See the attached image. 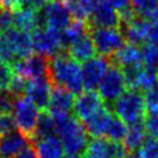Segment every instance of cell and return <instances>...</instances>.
<instances>
[{
    "mask_svg": "<svg viewBox=\"0 0 158 158\" xmlns=\"http://www.w3.org/2000/svg\"><path fill=\"white\" fill-rule=\"evenodd\" d=\"M17 128L15 118L11 112H2L0 114V135H5L12 132Z\"/></svg>",
    "mask_w": 158,
    "mask_h": 158,
    "instance_id": "8d00e7d4",
    "label": "cell"
},
{
    "mask_svg": "<svg viewBox=\"0 0 158 158\" xmlns=\"http://www.w3.org/2000/svg\"><path fill=\"white\" fill-rule=\"evenodd\" d=\"M54 132H56V120H54V117L48 111H42L40 114V117H38V121H37V125H36V130H35V133H33L31 141H35L36 138L54 135Z\"/></svg>",
    "mask_w": 158,
    "mask_h": 158,
    "instance_id": "484cf974",
    "label": "cell"
},
{
    "mask_svg": "<svg viewBox=\"0 0 158 158\" xmlns=\"http://www.w3.org/2000/svg\"><path fill=\"white\" fill-rule=\"evenodd\" d=\"M49 0H23L22 2V9H31V10H37L46 5Z\"/></svg>",
    "mask_w": 158,
    "mask_h": 158,
    "instance_id": "60d3db41",
    "label": "cell"
},
{
    "mask_svg": "<svg viewBox=\"0 0 158 158\" xmlns=\"http://www.w3.org/2000/svg\"><path fill=\"white\" fill-rule=\"evenodd\" d=\"M69 56L74 58L77 62H86L95 57L96 54V48L93 42V38L90 36V32L83 35L78 40H75L67 49Z\"/></svg>",
    "mask_w": 158,
    "mask_h": 158,
    "instance_id": "7402d4cb",
    "label": "cell"
},
{
    "mask_svg": "<svg viewBox=\"0 0 158 158\" xmlns=\"http://www.w3.org/2000/svg\"><path fill=\"white\" fill-rule=\"evenodd\" d=\"M147 135L152 138H158V112H149L143 120Z\"/></svg>",
    "mask_w": 158,
    "mask_h": 158,
    "instance_id": "e575fe53",
    "label": "cell"
},
{
    "mask_svg": "<svg viewBox=\"0 0 158 158\" xmlns=\"http://www.w3.org/2000/svg\"><path fill=\"white\" fill-rule=\"evenodd\" d=\"M22 2L23 0H0V9L16 12L22 9Z\"/></svg>",
    "mask_w": 158,
    "mask_h": 158,
    "instance_id": "74e56055",
    "label": "cell"
},
{
    "mask_svg": "<svg viewBox=\"0 0 158 158\" xmlns=\"http://www.w3.org/2000/svg\"><path fill=\"white\" fill-rule=\"evenodd\" d=\"M56 132L60 139L64 152L70 156H81L89 143V133L79 118L70 114L54 117Z\"/></svg>",
    "mask_w": 158,
    "mask_h": 158,
    "instance_id": "7a4b0ae2",
    "label": "cell"
},
{
    "mask_svg": "<svg viewBox=\"0 0 158 158\" xmlns=\"http://www.w3.org/2000/svg\"><path fill=\"white\" fill-rule=\"evenodd\" d=\"M35 149L38 158H63L64 148L57 135L35 139Z\"/></svg>",
    "mask_w": 158,
    "mask_h": 158,
    "instance_id": "44dd1931",
    "label": "cell"
},
{
    "mask_svg": "<svg viewBox=\"0 0 158 158\" xmlns=\"http://www.w3.org/2000/svg\"><path fill=\"white\" fill-rule=\"evenodd\" d=\"M112 111L126 125L143 122L147 111L144 95L136 89L126 90L112 102Z\"/></svg>",
    "mask_w": 158,
    "mask_h": 158,
    "instance_id": "3957f363",
    "label": "cell"
},
{
    "mask_svg": "<svg viewBox=\"0 0 158 158\" xmlns=\"http://www.w3.org/2000/svg\"><path fill=\"white\" fill-rule=\"evenodd\" d=\"M4 32L10 40V43L12 46V49L17 60L25 59L32 56L33 43H32V37L30 32L21 31L17 28H9V30H5Z\"/></svg>",
    "mask_w": 158,
    "mask_h": 158,
    "instance_id": "d6986e66",
    "label": "cell"
},
{
    "mask_svg": "<svg viewBox=\"0 0 158 158\" xmlns=\"http://www.w3.org/2000/svg\"><path fill=\"white\" fill-rule=\"evenodd\" d=\"M83 158H112L111 141L102 137L91 139L83 153Z\"/></svg>",
    "mask_w": 158,
    "mask_h": 158,
    "instance_id": "d4e9b609",
    "label": "cell"
},
{
    "mask_svg": "<svg viewBox=\"0 0 158 158\" xmlns=\"http://www.w3.org/2000/svg\"><path fill=\"white\" fill-rule=\"evenodd\" d=\"M48 78L52 85L64 88L74 95L80 94L84 89L81 67L79 65V62L72 58L67 51L49 58Z\"/></svg>",
    "mask_w": 158,
    "mask_h": 158,
    "instance_id": "6da1fadb",
    "label": "cell"
},
{
    "mask_svg": "<svg viewBox=\"0 0 158 158\" xmlns=\"http://www.w3.org/2000/svg\"><path fill=\"white\" fill-rule=\"evenodd\" d=\"M47 26L63 31L73 20V15L64 0H49L43 5Z\"/></svg>",
    "mask_w": 158,
    "mask_h": 158,
    "instance_id": "8fae6325",
    "label": "cell"
},
{
    "mask_svg": "<svg viewBox=\"0 0 158 158\" xmlns=\"http://www.w3.org/2000/svg\"><path fill=\"white\" fill-rule=\"evenodd\" d=\"M118 28L121 30L127 43L142 46L148 42L153 25L149 20L135 16L132 20H130L125 23H121Z\"/></svg>",
    "mask_w": 158,
    "mask_h": 158,
    "instance_id": "30bf717a",
    "label": "cell"
},
{
    "mask_svg": "<svg viewBox=\"0 0 158 158\" xmlns=\"http://www.w3.org/2000/svg\"><path fill=\"white\" fill-rule=\"evenodd\" d=\"M141 48H142L144 65L151 67V68L158 67V44L147 42V43L142 44Z\"/></svg>",
    "mask_w": 158,
    "mask_h": 158,
    "instance_id": "4dcf8cb0",
    "label": "cell"
},
{
    "mask_svg": "<svg viewBox=\"0 0 158 158\" xmlns=\"http://www.w3.org/2000/svg\"><path fill=\"white\" fill-rule=\"evenodd\" d=\"M0 30H1V27H0Z\"/></svg>",
    "mask_w": 158,
    "mask_h": 158,
    "instance_id": "bcb514c9",
    "label": "cell"
},
{
    "mask_svg": "<svg viewBox=\"0 0 158 158\" xmlns=\"http://www.w3.org/2000/svg\"><path fill=\"white\" fill-rule=\"evenodd\" d=\"M114 117L115 116L112 115L110 109L106 106H102L99 111H96L91 117H89L83 123L89 136H93L94 138H100L102 136H106V132Z\"/></svg>",
    "mask_w": 158,
    "mask_h": 158,
    "instance_id": "ffe728a7",
    "label": "cell"
},
{
    "mask_svg": "<svg viewBox=\"0 0 158 158\" xmlns=\"http://www.w3.org/2000/svg\"><path fill=\"white\" fill-rule=\"evenodd\" d=\"M15 75L12 64L0 60V93H7L9 85Z\"/></svg>",
    "mask_w": 158,
    "mask_h": 158,
    "instance_id": "1f68e13d",
    "label": "cell"
},
{
    "mask_svg": "<svg viewBox=\"0 0 158 158\" xmlns=\"http://www.w3.org/2000/svg\"><path fill=\"white\" fill-rule=\"evenodd\" d=\"M151 22L153 23V26H154V27H157V28H158V10H157V12L154 14V16L151 19Z\"/></svg>",
    "mask_w": 158,
    "mask_h": 158,
    "instance_id": "b9f144b4",
    "label": "cell"
},
{
    "mask_svg": "<svg viewBox=\"0 0 158 158\" xmlns=\"http://www.w3.org/2000/svg\"><path fill=\"white\" fill-rule=\"evenodd\" d=\"M110 67V59L102 56L93 57L86 60L81 65V77H83V86L86 90L98 89L100 81L106 74Z\"/></svg>",
    "mask_w": 158,
    "mask_h": 158,
    "instance_id": "9c48e42d",
    "label": "cell"
},
{
    "mask_svg": "<svg viewBox=\"0 0 158 158\" xmlns=\"http://www.w3.org/2000/svg\"><path fill=\"white\" fill-rule=\"evenodd\" d=\"M11 112L19 131H21L30 139H32L41 114L40 109L27 96H20L12 99Z\"/></svg>",
    "mask_w": 158,
    "mask_h": 158,
    "instance_id": "277c9868",
    "label": "cell"
},
{
    "mask_svg": "<svg viewBox=\"0 0 158 158\" xmlns=\"http://www.w3.org/2000/svg\"><path fill=\"white\" fill-rule=\"evenodd\" d=\"M89 32L95 44L96 53L106 58L112 57L126 43V40L120 28L94 27V28H89Z\"/></svg>",
    "mask_w": 158,
    "mask_h": 158,
    "instance_id": "5b68a950",
    "label": "cell"
},
{
    "mask_svg": "<svg viewBox=\"0 0 158 158\" xmlns=\"http://www.w3.org/2000/svg\"><path fill=\"white\" fill-rule=\"evenodd\" d=\"M86 22L89 25V28H94V27H115V28H118L121 25L118 12L111 5H109L105 0L100 1L95 6V9L93 10V12L89 16Z\"/></svg>",
    "mask_w": 158,
    "mask_h": 158,
    "instance_id": "5bb4252c",
    "label": "cell"
},
{
    "mask_svg": "<svg viewBox=\"0 0 158 158\" xmlns=\"http://www.w3.org/2000/svg\"><path fill=\"white\" fill-rule=\"evenodd\" d=\"M30 141L31 139L19 130L0 135V158H14L30 144Z\"/></svg>",
    "mask_w": 158,
    "mask_h": 158,
    "instance_id": "ac0fdd59",
    "label": "cell"
},
{
    "mask_svg": "<svg viewBox=\"0 0 158 158\" xmlns=\"http://www.w3.org/2000/svg\"><path fill=\"white\" fill-rule=\"evenodd\" d=\"M51 90H52V83L48 77L40 78V79H32L27 81L25 95L38 107V109H47L49 98H51Z\"/></svg>",
    "mask_w": 158,
    "mask_h": 158,
    "instance_id": "2e32d148",
    "label": "cell"
},
{
    "mask_svg": "<svg viewBox=\"0 0 158 158\" xmlns=\"http://www.w3.org/2000/svg\"><path fill=\"white\" fill-rule=\"evenodd\" d=\"M131 7L138 17L151 21L158 10V0H131Z\"/></svg>",
    "mask_w": 158,
    "mask_h": 158,
    "instance_id": "83f0119b",
    "label": "cell"
},
{
    "mask_svg": "<svg viewBox=\"0 0 158 158\" xmlns=\"http://www.w3.org/2000/svg\"><path fill=\"white\" fill-rule=\"evenodd\" d=\"M27 79L15 74L10 85H9V89H7V94L15 99V98H20V96H23L25 91H26V86H27Z\"/></svg>",
    "mask_w": 158,
    "mask_h": 158,
    "instance_id": "d6a6232c",
    "label": "cell"
},
{
    "mask_svg": "<svg viewBox=\"0 0 158 158\" xmlns=\"http://www.w3.org/2000/svg\"><path fill=\"white\" fill-rule=\"evenodd\" d=\"M109 5H111L117 12H122L125 10L131 9V0H105Z\"/></svg>",
    "mask_w": 158,
    "mask_h": 158,
    "instance_id": "f35d334b",
    "label": "cell"
},
{
    "mask_svg": "<svg viewBox=\"0 0 158 158\" xmlns=\"http://www.w3.org/2000/svg\"><path fill=\"white\" fill-rule=\"evenodd\" d=\"M74 102H75V98H74L73 93H70L69 90H67L64 88L52 85L51 98H49L47 111L53 117L68 115L73 110Z\"/></svg>",
    "mask_w": 158,
    "mask_h": 158,
    "instance_id": "4fadbf2b",
    "label": "cell"
},
{
    "mask_svg": "<svg viewBox=\"0 0 158 158\" xmlns=\"http://www.w3.org/2000/svg\"><path fill=\"white\" fill-rule=\"evenodd\" d=\"M127 130H128V126L122 120H120L118 117H114L106 132V137L107 139L114 142H123L127 135Z\"/></svg>",
    "mask_w": 158,
    "mask_h": 158,
    "instance_id": "f1b7e54d",
    "label": "cell"
},
{
    "mask_svg": "<svg viewBox=\"0 0 158 158\" xmlns=\"http://www.w3.org/2000/svg\"><path fill=\"white\" fill-rule=\"evenodd\" d=\"M63 158H83L81 156H70V154H67V156H63Z\"/></svg>",
    "mask_w": 158,
    "mask_h": 158,
    "instance_id": "ee69618b",
    "label": "cell"
},
{
    "mask_svg": "<svg viewBox=\"0 0 158 158\" xmlns=\"http://www.w3.org/2000/svg\"><path fill=\"white\" fill-rule=\"evenodd\" d=\"M35 11L36 10L31 9H21L14 12V28L31 33L36 28Z\"/></svg>",
    "mask_w": 158,
    "mask_h": 158,
    "instance_id": "4316f807",
    "label": "cell"
},
{
    "mask_svg": "<svg viewBox=\"0 0 158 158\" xmlns=\"http://www.w3.org/2000/svg\"><path fill=\"white\" fill-rule=\"evenodd\" d=\"M122 70L126 78L127 86H130V89H136L139 91H147L157 83L158 79L154 68L147 67L144 64Z\"/></svg>",
    "mask_w": 158,
    "mask_h": 158,
    "instance_id": "7c38bea8",
    "label": "cell"
},
{
    "mask_svg": "<svg viewBox=\"0 0 158 158\" xmlns=\"http://www.w3.org/2000/svg\"><path fill=\"white\" fill-rule=\"evenodd\" d=\"M146 139H147V132L143 122L128 125L127 135L123 139V143L128 151H133V152L138 151Z\"/></svg>",
    "mask_w": 158,
    "mask_h": 158,
    "instance_id": "cb8c5ba5",
    "label": "cell"
},
{
    "mask_svg": "<svg viewBox=\"0 0 158 158\" xmlns=\"http://www.w3.org/2000/svg\"><path fill=\"white\" fill-rule=\"evenodd\" d=\"M156 73H157V78H158V68H157V70H156Z\"/></svg>",
    "mask_w": 158,
    "mask_h": 158,
    "instance_id": "f6af8a7d",
    "label": "cell"
},
{
    "mask_svg": "<svg viewBox=\"0 0 158 158\" xmlns=\"http://www.w3.org/2000/svg\"><path fill=\"white\" fill-rule=\"evenodd\" d=\"M144 100L149 112H158V83L146 91Z\"/></svg>",
    "mask_w": 158,
    "mask_h": 158,
    "instance_id": "d590c367",
    "label": "cell"
},
{
    "mask_svg": "<svg viewBox=\"0 0 158 158\" xmlns=\"http://www.w3.org/2000/svg\"><path fill=\"white\" fill-rule=\"evenodd\" d=\"M141 158H158V138H147L138 149Z\"/></svg>",
    "mask_w": 158,
    "mask_h": 158,
    "instance_id": "836d02e7",
    "label": "cell"
},
{
    "mask_svg": "<svg viewBox=\"0 0 158 158\" xmlns=\"http://www.w3.org/2000/svg\"><path fill=\"white\" fill-rule=\"evenodd\" d=\"M0 60L10 63V64H14L17 60L14 53L12 46L10 43V40L4 31L0 32Z\"/></svg>",
    "mask_w": 158,
    "mask_h": 158,
    "instance_id": "f546056e",
    "label": "cell"
},
{
    "mask_svg": "<svg viewBox=\"0 0 158 158\" xmlns=\"http://www.w3.org/2000/svg\"><path fill=\"white\" fill-rule=\"evenodd\" d=\"M31 37L33 43V51H36L37 54H41L48 59L64 51L60 41V31L56 28L46 27L33 30Z\"/></svg>",
    "mask_w": 158,
    "mask_h": 158,
    "instance_id": "52a82bcc",
    "label": "cell"
},
{
    "mask_svg": "<svg viewBox=\"0 0 158 158\" xmlns=\"http://www.w3.org/2000/svg\"><path fill=\"white\" fill-rule=\"evenodd\" d=\"M104 106L102 99L95 90H86L84 93H80L78 99H75L74 102V112L77 118L80 121H86L89 117H91L96 111H99Z\"/></svg>",
    "mask_w": 158,
    "mask_h": 158,
    "instance_id": "9a60e30c",
    "label": "cell"
},
{
    "mask_svg": "<svg viewBox=\"0 0 158 158\" xmlns=\"http://www.w3.org/2000/svg\"><path fill=\"white\" fill-rule=\"evenodd\" d=\"M89 32V25L84 20L79 19H73L72 22L65 27L63 31H60V41H62V47L64 51L68 49V47L79 37Z\"/></svg>",
    "mask_w": 158,
    "mask_h": 158,
    "instance_id": "603a6c76",
    "label": "cell"
},
{
    "mask_svg": "<svg viewBox=\"0 0 158 158\" xmlns=\"http://www.w3.org/2000/svg\"><path fill=\"white\" fill-rule=\"evenodd\" d=\"M127 158H141V157H139L138 152H135V153H130V154L127 156Z\"/></svg>",
    "mask_w": 158,
    "mask_h": 158,
    "instance_id": "7bdbcfd3",
    "label": "cell"
},
{
    "mask_svg": "<svg viewBox=\"0 0 158 158\" xmlns=\"http://www.w3.org/2000/svg\"><path fill=\"white\" fill-rule=\"evenodd\" d=\"M14 158H38L37 153H36V149L33 146L28 144L26 146L21 152H19Z\"/></svg>",
    "mask_w": 158,
    "mask_h": 158,
    "instance_id": "ab89813d",
    "label": "cell"
},
{
    "mask_svg": "<svg viewBox=\"0 0 158 158\" xmlns=\"http://www.w3.org/2000/svg\"><path fill=\"white\" fill-rule=\"evenodd\" d=\"M126 88L127 83L123 70L120 67L110 63L106 74L98 86V94L100 95L102 101L112 104L126 91Z\"/></svg>",
    "mask_w": 158,
    "mask_h": 158,
    "instance_id": "8992f818",
    "label": "cell"
},
{
    "mask_svg": "<svg viewBox=\"0 0 158 158\" xmlns=\"http://www.w3.org/2000/svg\"><path fill=\"white\" fill-rule=\"evenodd\" d=\"M15 74L27 79H40L48 77L49 59L41 54H32L25 59H19L12 64Z\"/></svg>",
    "mask_w": 158,
    "mask_h": 158,
    "instance_id": "ba28073f",
    "label": "cell"
},
{
    "mask_svg": "<svg viewBox=\"0 0 158 158\" xmlns=\"http://www.w3.org/2000/svg\"><path fill=\"white\" fill-rule=\"evenodd\" d=\"M109 59L111 64H115L121 69L133 68V67L144 64L141 46H137L133 43H125V46L121 49H118Z\"/></svg>",
    "mask_w": 158,
    "mask_h": 158,
    "instance_id": "e0dca14e",
    "label": "cell"
}]
</instances>
